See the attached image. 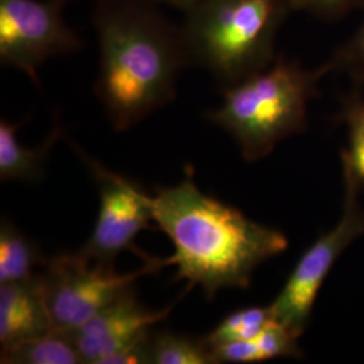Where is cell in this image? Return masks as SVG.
Returning a JSON list of instances; mask_svg holds the SVG:
<instances>
[{
	"mask_svg": "<svg viewBox=\"0 0 364 364\" xmlns=\"http://www.w3.org/2000/svg\"><path fill=\"white\" fill-rule=\"evenodd\" d=\"M92 22L99 45L95 95L109 124L127 131L177 96L189 60L181 26L156 0H97Z\"/></svg>",
	"mask_w": 364,
	"mask_h": 364,
	"instance_id": "cell-1",
	"label": "cell"
},
{
	"mask_svg": "<svg viewBox=\"0 0 364 364\" xmlns=\"http://www.w3.org/2000/svg\"><path fill=\"white\" fill-rule=\"evenodd\" d=\"M151 203L156 227L174 246L164 267L176 266L174 279L201 287L208 299L223 289H247L260 264L289 248L279 230L201 192L191 168L180 183L158 188Z\"/></svg>",
	"mask_w": 364,
	"mask_h": 364,
	"instance_id": "cell-2",
	"label": "cell"
},
{
	"mask_svg": "<svg viewBox=\"0 0 364 364\" xmlns=\"http://www.w3.org/2000/svg\"><path fill=\"white\" fill-rule=\"evenodd\" d=\"M329 72L328 63L308 69L299 61L275 58L266 69L224 87L221 105L207 119L234 138L247 162H257L308 129L309 103Z\"/></svg>",
	"mask_w": 364,
	"mask_h": 364,
	"instance_id": "cell-3",
	"label": "cell"
},
{
	"mask_svg": "<svg viewBox=\"0 0 364 364\" xmlns=\"http://www.w3.org/2000/svg\"><path fill=\"white\" fill-rule=\"evenodd\" d=\"M287 0H200L185 13L182 39L189 65L224 87L272 65Z\"/></svg>",
	"mask_w": 364,
	"mask_h": 364,
	"instance_id": "cell-4",
	"label": "cell"
},
{
	"mask_svg": "<svg viewBox=\"0 0 364 364\" xmlns=\"http://www.w3.org/2000/svg\"><path fill=\"white\" fill-rule=\"evenodd\" d=\"M343 182L344 197L340 219L335 227L320 235L305 250L285 285L270 304L274 320L299 338L309 324L326 277L344 251L364 235V208L359 198L362 189L346 171H343Z\"/></svg>",
	"mask_w": 364,
	"mask_h": 364,
	"instance_id": "cell-5",
	"label": "cell"
},
{
	"mask_svg": "<svg viewBox=\"0 0 364 364\" xmlns=\"http://www.w3.org/2000/svg\"><path fill=\"white\" fill-rule=\"evenodd\" d=\"M41 279L53 326L72 332L85 324L111 301L146 274L164 267L162 259L144 260L142 269L117 274L92 263L80 252H63L46 259Z\"/></svg>",
	"mask_w": 364,
	"mask_h": 364,
	"instance_id": "cell-6",
	"label": "cell"
},
{
	"mask_svg": "<svg viewBox=\"0 0 364 364\" xmlns=\"http://www.w3.org/2000/svg\"><path fill=\"white\" fill-rule=\"evenodd\" d=\"M69 0H0V63L23 72L39 85L38 69L48 60L84 46L68 26Z\"/></svg>",
	"mask_w": 364,
	"mask_h": 364,
	"instance_id": "cell-7",
	"label": "cell"
},
{
	"mask_svg": "<svg viewBox=\"0 0 364 364\" xmlns=\"http://www.w3.org/2000/svg\"><path fill=\"white\" fill-rule=\"evenodd\" d=\"M81 156L97 185L99 212L90 239L78 252L97 266L115 269L117 257L127 250H136V236L154 221L151 196L124 176Z\"/></svg>",
	"mask_w": 364,
	"mask_h": 364,
	"instance_id": "cell-8",
	"label": "cell"
},
{
	"mask_svg": "<svg viewBox=\"0 0 364 364\" xmlns=\"http://www.w3.org/2000/svg\"><path fill=\"white\" fill-rule=\"evenodd\" d=\"M171 309L173 305L158 311L146 308L138 299L135 285H131L69 335L84 363L102 364L107 356L165 320Z\"/></svg>",
	"mask_w": 364,
	"mask_h": 364,
	"instance_id": "cell-9",
	"label": "cell"
},
{
	"mask_svg": "<svg viewBox=\"0 0 364 364\" xmlns=\"http://www.w3.org/2000/svg\"><path fill=\"white\" fill-rule=\"evenodd\" d=\"M41 274L0 285V344L7 346L52 331Z\"/></svg>",
	"mask_w": 364,
	"mask_h": 364,
	"instance_id": "cell-10",
	"label": "cell"
},
{
	"mask_svg": "<svg viewBox=\"0 0 364 364\" xmlns=\"http://www.w3.org/2000/svg\"><path fill=\"white\" fill-rule=\"evenodd\" d=\"M21 123L0 120V180L1 181L36 182L43 176V165L53 144L63 135L58 123L50 135L37 149H27L18 141Z\"/></svg>",
	"mask_w": 364,
	"mask_h": 364,
	"instance_id": "cell-11",
	"label": "cell"
},
{
	"mask_svg": "<svg viewBox=\"0 0 364 364\" xmlns=\"http://www.w3.org/2000/svg\"><path fill=\"white\" fill-rule=\"evenodd\" d=\"M299 338L273 321L254 338L213 347L218 364L262 363L273 359H301Z\"/></svg>",
	"mask_w": 364,
	"mask_h": 364,
	"instance_id": "cell-12",
	"label": "cell"
},
{
	"mask_svg": "<svg viewBox=\"0 0 364 364\" xmlns=\"http://www.w3.org/2000/svg\"><path fill=\"white\" fill-rule=\"evenodd\" d=\"M3 364H80L84 363L69 332L53 328L34 338L1 346Z\"/></svg>",
	"mask_w": 364,
	"mask_h": 364,
	"instance_id": "cell-13",
	"label": "cell"
},
{
	"mask_svg": "<svg viewBox=\"0 0 364 364\" xmlns=\"http://www.w3.org/2000/svg\"><path fill=\"white\" fill-rule=\"evenodd\" d=\"M46 258L38 245L22 234L13 223L1 221L0 227V285L26 281L37 275L36 269Z\"/></svg>",
	"mask_w": 364,
	"mask_h": 364,
	"instance_id": "cell-14",
	"label": "cell"
},
{
	"mask_svg": "<svg viewBox=\"0 0 364 364\" xmlns=\"http://www.w3.org/2000/svg\"><path fill=\"white\" fill-rule=\"evenodd\" d=\"M150 346L153 364H218L212 347L204 338L153 331Z\"/></svg>",
	"mask_w": 364,
	"mask_h": 364,
	"instance_id": "cell-15",
	"label": "cell"
},
{
	"mask_svg": "<svg viewBox=\"0 0 364 364\" xmlns=\"http://www.w3.org/2000/svg\"><path fill=\"white\" fill-rule=\"evenodd\" d=\"M340 120L347 127L348 146L341 151V169L364 189V97L351 95L344 100Z\"/></svg>",
	"mask_w": 364,
	"mask_h": 364,
	"instance_id": "cell-16",
	"label": "cell"
},
{
	"mask_svg": "<svg viewBox=\"0 0 364 364\" xmlns=\"http://www.w3.org/2000/svg\"><path fill=\"white\" fill-rule=\"evenodd\" d=\"M273 321L275 320L270 305L242 308L225 316L204 338L212 348L243 341L257 336Z\"/></svg>",
	"mask_w": 364,
	"mask_h": 364,
	"instance_id": "cell-17",
	"label": "cell"
},
{
	"mask_svg": "<svg viewBox=\"0 0 364 364\" xmlns=\"http://www.w3.org/2000/svg\"><path fill=\"white\" fill-rule=\"evenodd\" d=\"M328 65L332 70H343L355 81L364 82V21L355 34L338 48Z\"/></svg>",
	"mask_w": 364,
	"mask_h": 364,
	"instance_id": "cell-18",
	"label": "cell"
},
{
	"mask_svg": "<svg viewBox=\"0 0 364 364\" xmlns=\"http://www.w3.org/2000/svg\"><path fill=\"white\" fill-rule=\"evenodd\" d=\"M362 1L363 0H287L291 11L312 14L326 19L341 16Z\"/></svg>",
	"mask_w": 364,
	"mask_h": 364,
	"instance_id": "cell-19",
	"label": "cell"
},
{
	"mask_svg": "<svg viewBox=\"0 0 364 364\" xmlns=\"http://www.w3.org/2000/svg\"><path fill=\"white\" fill-rule=\"evenodd\" d=\"M151 333L146 331L124 347L107 356L102 364H151Z\"/></svg>",
	"mask_w": 364,
	"mask_h": 364,
	"instance_id": "cell-20",
	"label": "cell"
},
{
	"mask_svg": "<svg viewBox=\"0 0 364 364\" xmlns=\"http://www.w3.org/2000/svg\"><path fill=\"white\" fill-rule=\"evenodd\" d=\"M156 3H164L168 4L170 7L178 9L183 13H186L188 10H191L195 4H197L200 0H156Z\"/></svg>",
	"mask_w": 364,
	"mask_h": 364,
	"instance_id": "cell-21",
	"label": "cell"
}]
</instances>
